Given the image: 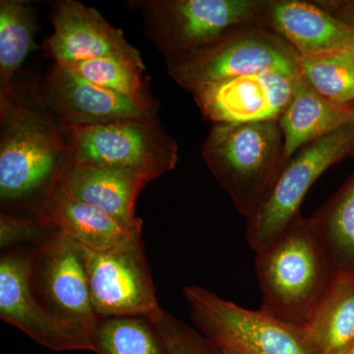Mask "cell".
Returning <instances> with one entry per match:
<instances>
[{
  "label": "cell",
  "instance_id": "6da1fadb",
  "mask_svg": "<svg viewBox=\"0 0 354 354\" xmlns=\"http://www.w3.org/2000/svg\"><path fill=\"white\" fill-rule=\"evenodd\" d=\"M0 200L2 208L32 213L70 165L65 124L39 86L19 78L0 88Z\"/></svg>",
  "mask_w": 354,
  "mask_h": 354
},
{
  "label": "cell",
  "instance_id": "7a4b0ae2",
  "mask_svg": "<svg viewBox=\"0 0 354 354\" xmlns=\"http://www.w3.org/2000/svg\"><path fill=\"white\" fill-rule=\"evenodd\" d=\"M255 253L261 310L305 327L335 274L310 218L300 216L276 241Z\"/></svg>",
  "mask_w": 354,
  "mask_h": 354
},
{
  "label": "cell",
  "instance_id": "3957f363",
  "mask_svg": "<svg viewBox=\"0 0 354 354\" xmlns=\"http://www.w3.org/2000/svg\"><path fill=\"white\" fill-rule=\"evenodd\" d=\"M202 157L247 220L260 208L285 165L279 120L213 124Z\"/></svg>",
  "mask_w": 354,
  "mask_h": 354
},
{
  "label": "cell",
  "instance_id": "277c9868",
  "mask_svg": "<svg viewBox=\"0 0 354 354\" xmlns=\"http://www.w3.org/2000/svg\"><path fill=\"white\" fill-rule=\"evenodd\" d=\"M299 55L276 34L258 25L237 26L190 55L167 62L180 87L198 88L249 74L279 71L299 75Z\"/></svg>",
  "mask_w": 354,
  "mask_h": 354
},
{
  "label": "cell",
  "instance_id": "5b68a950",
  "mask_svg": "<svg viewBox=\"0 0 354 354\" xmlns=\"http://www.w3.org/2000/svg\"><path fill=\"white\" fill-rule=\"evenodd\" d=\"M65 129L70 164L130 172L150 183L178 162L176 140L157 116L84 127L65 124Z\"/></svg>",
  "mask_w": 354,
  "mask_h": 354
},
{
  "label": "cell",
  "instance_id": "8992f818",
  "mask_svg": "<svg viewBox=\"0 0 354 354\" xmlns=\"http://www.w3.org/2000/svg\"><path fill=\"white\" fill-rule=\"evenodd\" d=\"M191 319L207 339L239 354H320L306 328L244 308L203 286L184 288Z\"/></svg>",
  "mask_w": 354,
  "mask_h": 354
},
{
  "label": "cell",
  "instance_id": "52a82bcc",
  "mask_svg": "<svg viewBox=\"0 0 354 354\" xmlns=\"http://www.w3.org/2000/svg\"><path fill=\"white\" fill-rule=\"evenodd\" d=\"M266 0H147L136 2L146 35L165 62L190 55L237 26H261Z\"/></svg>",
  "mask_w": 354,
  "mask_h": 354
},
{
  "label": "cell",
  "instance_id": "ba28073f",
  "mask_svg": "<svg viewBox=\"0 0 354 354\" xmlns=\"http://www.w3.org/2000/svg\"><path fill=\"white\" fill-rule=\"evenodd\" d=\"M354 156V123L300 148L283 165L271 190L252 218L246 239L257 252L271 244L301 216L300 206L324 172Z\"/></svg>",
  "mask_w": 354,
  "mask_h": 354
},
{
  "label": "cell",
  "instance_id": "9c48e42d",
  "mask_svg": "<svg viewBox=\"0 0 354 354\" xmlns=\"http://www.w3.org/2000/svg\"><path fill=\"white\" fill-rule=\"evenodd\" d=\"M31 286L51 315L92 342L101 319L91 299L82 246L57 232L39 241L32 252Z\"/></svg>",
  "mask_w": 354,
  "mask_h": 354
},
{
  "label": "cell",
  "instance_id": "30bf717a",
  "mask_svg": "<svg viewBox=\"0 0 354 354\" xmlns=\"http://www.w3.org/2000/svg\"><path fill=\"white\" fill-rule=\"evenodd\" d=\"M83 254L91 299L100 319H150L162 310L141 235L106 252L83 248Z\"/></svg>",
  "mask_w": 354,
  "mask_h": 354
},
{
  "label": "cell",
  "instance_id": "8fae6325",
  "mask_svg": "<svg viewBox=\"0 0 354 354\" xmlns=\"http://www.w3.org/2000/svg\"><path fill=\"white\" fill-rule=\"evenodd\" d=\"M299 79L283 72H260L206 86L191 94L203 116L213 124L279 120Z\"/></svg>",
  "mask_w": 354,
  "mask_h": 354
},
{
  "label": "cell",
  "instance_id": "7c38bea8",
  "mask_svg": "<svg viewBox=\"0 0 354 354\" xmlns=\"http://www.w3.org/2000/svg\"><path fill=\"white\" fill-rule=\"evenodd\" d=\"M32 253L8 252L0 261V318L55 351H93L92 342L51 315L31 286Z\"/></svg>",
  "mask_w": 354,
  "mask_h": 354
},
{
  "label": "cell",
  "instance_id": "4fadbf2b",
  "mask_svg": "<svg viewBox=\"0 0 354 354\" xmlns=\"http://www.w3.org/2000/svg\"><path fill=\"white\" fill-rule=\"evenodd\" d=\"M46 106L67 125L106 124L156 116L155 102H140L88 82L55 64L39 86Z\"/></svg>",
  "mask_w": 354,
  "mask_h": 354
},
{
  "label": "cell",
  "instance_id": "5bb4252c",
  "mask_svg": "<svg viewBox=\"0 0 354 354\" xmlns=\"http://www.w3.org/2000/svg\"><path fill=\"white\" fill-rule=\"evenodd\" d=\"M53 32L46 48L55 64H65L102 57H120L143 62L139 51L128 43L123 32L109 24L92 7L75 0L53 4Z\"/></svg>",
  "mask_w": 354,
  "mask_h": 354
},
{
  "label": "cell",
  "instance_id": "9a60e30c",
  "mask_svg": "<svg viewBox=\"0 0 354 354\" xmlns=\"http://www.w3.org/2000/svg\"><path fill=\"white\" fill-rule=\"evenodd\" d=\"M261 27L286 41L299 57L354 50V26L318 1L266 0Z\"/></svg>",
  "mask_w": 354,
  "mask_h": 354
},
{
  "label": "cell",
  "instance_id": "2e32d148",
  "mask_svg": "<svg viewBox=\"0 0 354 354\" xmlns=\"http://www.w3.org/2000/svg\"><path fill=\"white\" fill-rule=\"evenodd\" d=\"M32 214L44 227L95 252H106L141 235L106 212L67 196L57 186Z\"/></svg>",
  "mask_w": 354,
  "mask_h": 354
},
{
  "label": "cell",
  "instance_id": "e0dca14e",
  "mask_svg": "<svg viewBox=\"0 0 354 354\" xmlns=\"http://www.w3.org/2000/svg\"><path fill=\"white\" fill-rule=\"evenodd\" d=\"M149 183L143 177L108 167L70 164L57 187L72 199L106 212L128 227L141 232L135 214L140 191Z\"/></svg>",
  "mask_w": 354,
  "mask_h": 354
},
{
  "label": "cell",
  "instance_id": "ac0fdd59",
  "mask_svg": "<svg viewBox=\"0 0 354 354\" xmlns=\"http://www.w3.org/2000/svg\"><path fill=\"white\" fill-rule=\"evenodd\" d=\"M354 123V106L330 101L300 77L297 91L279 118L285 164L307 144Z\"/></svg>",
  "mask_w": 354,
  "mask_h": 354
},
{
  "label": "cell",
  "instance_id": "d6986e66",
  "mask_svg": "<svg viewBox=\"0 0 354 354\" xmlns=\"http://www.w3.org/2000/svg\"><path fill=\"white\" fill-rule=\"evenodd\" d=\"M320 354H349L354 348V274L335 272L305 326Z\"/></svg>",
  "mask_w": 354,
  "mask_h": 354
},
{
  "label": "cell",
  "instance_id": "ffe728a7",
  "mask_svg": "<svg viewBox=\"0 0 354 354\" xmlns=\"http://www.w3.org/2000/svg\"><path fill=\"white\" fill-rule=\"evenodd\" d=\"M310 221L334 272L354 274V174Z\"/></svg>",
  "mask_w": 354,
  "mask_h": 354
},
{
  "label": "cell",
  "instance_id": "44dd1931",
  "mask_svg": "<svg viewBox=\"0 0 354 354\" xmlns=\"http://www.w3.org/2000/svg\"><path fill=\"white\" fill-rule=\"evenodd\" d=\"M36 13L28 2L0 1V88L20 77L21 68L36 50Z\"/></svg>",
  "mask_w": 354,
  "mask_h": 354
},
{
  "label": "cell",
  "instance_id": "7402d4cb",
  "mask_svg": "<svg viewBox=\"0 0 354 354\" xmlns=\"http://www.w3.org/2000/svg\"><path fill=\"white\" fill-rule=\"evenodd\" d=\"M92 344L97 354H167L152 323L140 317L101 319Z\"/></svg>",
  "mask_w": 354,
  "mask_h": 354
},
{
  "label": "cell",
  "instance_id": "603a6c76",
  "mask_svg": "<svg viewBox=\"0 0 354 354\" xmlns=\"http://www.w3.org/2000/svg\"><path fill=\"white\" fill-rule=\"evenodd\" d=\"M299 73L326 99L342 104L354 102V50L300 57Z\"/></svg>",
  "mask_w": 354,
  "mask_h": 354
},
{
  "label": "cell",
  "instance_id": "cb8c5ba5",
  "mask_svg": "<svg viewBox=\"0 0 354 354\" xmlns=\"http://www.w3.org/2000/svg\"><path fill=\"white\" fill-rule=\"evenodd\" d=\"M88 82L140 102H153L143 80L144 62L102 57L59 64Z\"/></svg>",
  "mask_w": 354,
  "mask_h": 354
},
{
  "label": "cell",
  "instance_id": "d4e9b609",
  "mask_svg": "<svg viewBox=\"0 0 354 354\" xmlns=\"http://www.w3.org/2000/svg\"><path fill=\"white\" fill-rule=\"evenodd\" d=\"M148 320L162 337L167 354H220L215 344L201 332L165 310Z\"/></svg>",
  "mask_w": 354,
  "mask_h": 354
},
{
  "label": "cell",
  "instance_id": "484cf974",
  "mask_svg": "<svg viewBox=\"0 0 354 354\" xmlns=\"http://www.w3.org/2000/svg\"><path fill=\"white\" fill-rule=\"evenodd\" d=\"M55 232L44 227L34 218L13 215L2 212L0 216V245L2 249L21 242L41 241L48 236L46 232Z\"/></svg>",
  "mask_w": 354,
  "mask_h": 354
},
{
  "label": "cell",
  "instance_id": "4316f807",
  "mask_svg": "<svg viewBox=\"0 0 354 354\" xmlns=\"http://www.w3.org/2000/svg\"><path fill=\"white\" fill-rule=\"evenodd\" d=\"M216 346V344H215ZM216 348L220 351V354H239L235 353V351H232V349L225 348V346H216Z\"/></svg>",
  "mask_w": 354,
  "mask_h": 354
},
{
  "label": "cell",
  "instance_id": "83f0119b",
  "mask_svg": "<svg viewBox=\"0 0 354 354\" xmlns=\"http://www.w3.org/2000/svg\"><path fill=\"white\" fill-rule=\"evenodd\" d=\"M349 354H354V348H353V351H351V353H349Z\"/></svg>",
  "mask_w": 354,
  "mask_h": 354
},
{
  "label": "cell",
  "instance_id": "f1b7e54d",
  "mask_svg": "<svg viewBox=\"0 0 354 354\" xmlns=\"http://www.w3.org/2000/svg\"><path fill=\"white\" fill-rule=\"evenodd\" d=\"M353 23H354V10H353Z\"/></svg>",
  "mask_w": 354,
  "mask_h": 354
}]
</instances>
